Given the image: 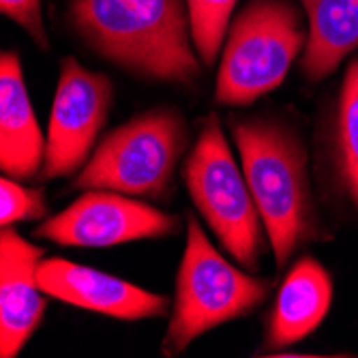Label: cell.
Listing matches in <instances>:
<instances>
[{"mask_svg":"<svg viewBox=\"0 0 358 358\" xmlns=\"http://www.w3.org/2000/svg\"><path fill=\"white\" fill-rule=\"evenodd\" d=\"M333 185L358 213V58H354L337 92L331 129Z\"/></svg>","mask_w":358,"mask_h":358,"instance_id":"5bb4252c","label":"cell"},{"mask_svg":"<svg viewBox=\"0 0 358 358\" xmlns=\"http://www.w3.org/2000/svg\"><path fill=\"white\" fill-rule=\"evenodd\" d=\"M189 122L174 106L146 110L99 140L73 189H110L142 200L168 202L176 170L189 152Z\"/></svg>","mask_w":358,"mask_h":358,"instance_id":"277c9868","label":"cell"},{"mask_svg":"<svg viewBox=\"0 0 358 358\" xmlns=\"http://www.w3.org/2000/svg\"><path fill=\"white\" fill-rule=\"evenodd\" d=\"M37 279L50 299L122 322L164 317L172 309L164 294L64 257H43Z\"/></svg>","mask_w":358,"mask_h":358,"instance_id":"9c48e42d","label":"cell"},{"mask_svg":"<svg viewBox=\"0 0 358 358\" xmlns=\"http://www.w3.org/2000/svg\"><path fill=\"white\" fill-rule=\"evenodd\" d=\"M236 3L238 0H187L193 43L206 67H213L223 50Z\"/></svg>","mask_w":358,"mask_h":358,"instance_id":"9a60e30c","label":"cell"},{"mask_svg":"<svg viewBox=\"0 0 358 358\" xmlns=\"http://www.w3.org/2000/svg\"><path fill=\"white\" fill-rule=\"evenodd\" d=\"M114 103V82L90 71L73 56L62 58L48 122L41 180L78 176L106 129Z\"/></svg>","mask_w":358,"mask_h":358,"instance_id":"52a82bcc","label":"cell"},{"mask_svg":"<svg viewBox=\"0 0 358 358\" xmlns=\"http://www.w3.org/2000/svg\"><path fill=\"white\" fill-rule=\"evenodd\" d=\"M180 230V219L110 189H86L78 200L35 227V236L60 247L106 249L136 241L168 238Z\"/></svg>","mask_w":358,"mask_h":358,"instance_id":"ba28073f","label":"cell"},{"mask_svg":"<svg viewBox=\"0 0 358 358\" xmlns=\"http://www.w3.org/2000/svg\"><path fill=\"white\" fill-rule=\"evenodd\" d=\"M45 249L24 238L15 225L0 232V356L15 358L41 327L48 294L37 268Z\"/></svg>","mask_w":358,"mask_h":358,"instance_id":"30bf717a","label":"cell"},{"mask_svg":"<svg viewBox=\"0 0 358 358\" xmlns=\"http://www.w3.org/2000/svg\"><path fill=\"white\" fill-rule=\"evenodd\" d=\"M230 131L275 266L283 271L305 247L331 241L313 198L307 144L294 124L271 116L230 118Z\"/></svg>","mask_w":358,"mask_h":358,"instance_id":"6da1fadb","label":"cell"},{"mask_svg":"<svg viewBox=\"0 0 358 358\" xmlns=\"http://www.w3.org/2000/svg\"><path fill=\"white\" fill-rule=\"evenodd\" d=\"M0 11L5 17L15 22L41 50H50L41 0H0Z\"/></svg>","mask_w":358,"mask_h":358,"instance_id":"e0dca14e","label":"cell"},{"mask_svg":"<svg viewBox=\"0 0 358 358\" xmlns=\"http://www.w3.org/2000/svg\"><path fill=\"white\" fill-rule=\"evenodd\" d=\"M309 32L289 0H253L227 28L215 101L245 108L279 88L307 48Z\"/></svg>","mask_w":358,"mask_h":358,"instance_id":"8992f818","label":"cell"},{"mask_svg":"<svg viewBox=\"0 0 358 358\" xmlns=\"http://www.w3.org/2000/svg\"><path fill=\"white\" fill-rule=\"evenodd\" d=\"M307 15V48L301 73L322 82L358 50V0H299Z\"/></svg>","mask_w":358,"mask_h":358,"instance_id":"4fadbf2b","label":"cell"},{"mask_svg":"<svg viewBox=\"0 0 358 358\" xmlns=\"http://www.w3.org/2000/svg\"><path fill=\"white\" fill-rule=\"evenodd\" d=\"M48 219L45 191L22 185V180L3 176L0 180V225L9 227L24 221Z\"/></svg>","mask_w":358,"mask_h":358,"instance_id":"2e32d148","label":"cell"},{"mask_svg":"<svg viewBox=\"0 0 358 358\" xmlns=\"http://www.w3.org/2000/svg\"><path fill=\"white\" fill-rule=\"evenodd\" d=\"M48 136L41 131L15 50L0 56V170L17 180L41 176Z\"/></svg>","mask_w":358,"mask_h":358,"instance_id":"7c38bea8","label":"cell"},{"mask_svg":"<svg viewBox=\"0 0 358 358\" xmlns=\"http://www.w3.org/2000/svg\"><path fill=\"white\" fill-rule=\"evenodd\" d=\"M333 303V279L313 255H303L285 273L264 322L259 352L275 356L320 329Z\"/></svg>","mask_w":358,"mask_h":358,"instance_id":"8fae6325","label":"cell"},{"mask_svg":"<svg viewBox=\"0 0 358 358\" xmlns=\"http://www.w3.org/2000/svg\"><path fill=\"white\" fill-rule=\"evenodd\" d=\"M69 20L96 56L136 78L176 86L200 78L187 0H71Z\"/></svg>","mask_w":358,"mask_h":358,"instance_id":"7a4b0ae2","label":"cell"},{"mask_svg":"<svg viewBox=\"0 0 358 358\" xmlns=\"http://www.w3.org/2000/svg\"><path fill=\"white\" fill-rule=\"evenodd\" d=\"M180 174L195 210L223 251L243 268L259 271L266 230L241 161L234 159L215 114L202 122Z\"/></svg>","mask_w":358,"mask_h":358,"instance_id":"5b68a950","label":"cell"},{"mask_svg":"<svg viewBox=\"0 0 358 358\" xmlns=\"http://www.w3.org/2000/svg\"><path fill=\"white\" fill-rule=\"evenodd\" d=\"M273 285L271 279L232 264L210 243L200 219L187 215L185 251L161 354L178 356L202 335L251 315L268 301Z\"/></svg>","mask_w":358,"mask_h":358,"instance_id":"3957f363","label":"cell"}]
</instances>
